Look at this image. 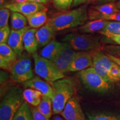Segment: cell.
<instances>
[{"label":"cell","mask_w":120,"mask_h":120,"mask_svg":"<svg viewBox=\"0 0 120 120\" xmlns=\"http://www.w3.org/2000/svg\"><path fill=\"white\" fill-rule=\"evenodd\" d=\"M55 13L47 22L55 31L70 29L83 25L88 19L86 4L71 10H62Z\"/></svg>","instance_id":"6da1fadb"},{"label":"cell","mask_w":120,"mask_h":120,"mask_svg":"<svg viewBox=\"0 0 120 120\" xmlns=\"http://www.w3.org/2000/svg\"><path fill=\"white\" fill-rule=\"evenodd\" d=\"M52 86L53 88L52 98L53 113L60 114L68 100L74 96L76 87L72 79L68 78L58 79Z\"/></svg>","instance_id":"7a4b0ae2"},{"label":"cell","mask_w":120,"mask_h":120,"mask_svg":"<svg viewBox=\"0 0 120 120\" xmlns=\"http://www.w3.org/2000/svg\"><path fill=\"white\" fill-rule=\"evenodd\" d=\"M24 100L21 88L13 86L9 89L0 104V120H12Z\"/></svg>","instance_id":"3957f363"},{"label":"cell","mask_w":120,"mask_h":120,"mask_svg":"<svg viewBox=\"0 0 120 120\" xmlns=\"http://www.w3.org/2000/svg\"><path fill=\"white\" fill-rule=\"evenodd\" d=\"M62 41L71 45L76 51H90L100 47V38L91 34L71 33L66 35Z\"/></svg>","instance_id":"277c9868"},{"label":"cell","mask_w":120,"mask_h":120,"mask_svg":"<svg viewBox=\"0 0 120 120\" xmlns=\"http://www.w3.org/2000/svg\"><path fill=\"white\" fill-rule=\"evenodd\" d=\"M32 55L34 60V72L38 76L51 85L58 79L64 78V73L60 71L51 61L42 57L36 52Z\"/></svg>","instance_id":"5b68a950"},{"label":"cell","mask_w":120,"mask_h":120,"mask_svg":"<svg viewBox=\"0 0 120 120\" xmlns=\"http://www.w3.org/2000/svg\"><path fill=\"white\" fill-rule=\"evenodd\" d=\"M79 75L83 85L91 91L106 93L111 88L110 83L103 79L92 67L79 71Z\"/></svg>","instance_id":"8992f818"},{"label":"cell","mask_w":120,"mask_h":120,"mask_svg":"<svg viewBox=\"0 0 120 120\" xmlns=\"http://www.w3.org/2000/svg\"><path fill=\"white\" fill-rule=\"evenodd\" d=\"M10 71L12 79L19 83H23L32 79L34 73L29 56L26 53L19 56V59L13 64Z\"/></svg>","instance_id":"52a82bcc"},{"label":"cell","mask_w":120,"mask_h":120,"mask_svg":"<svg viewBox=\"0 0 120 120\" xmlns=\"http://www.w3.org/2000/svg\"><path fill=\"white\" fill-rule=\"evenodd\" d=\"M77 51L68 43L64 42L59 53L51 62L62 73L68 72V67Z\"/></svg>","instance_id":"ba28073f"},{"label":"cell","mask_w":120,"mask_h":120,"mask_svg":"<svg viewBox=\"0 0 120 120\" xmlns=\"http://www.w3.org/2000/svg\"><path fill=\"white\" fill-rule=\"evenodd\" d=\"M2 7L9 9L12 12H16L23 15L26 17L41 10L46 9L43 4L31 1L17 3H6Z\"/></svg>","instance_id":"9c48e42d"},{"label":"cell","mask_w":120,"mask_h":120,"mask_svg":"<svg viewBox=\"0 0 120 120\" xmlns=\"http://www.w3.org/2000/svg\"><path fill=\"white\" fill-rule=\"evenodd\" d=\"M60 114L66 120H86L79 99L75 96L68 100Z\"/></svg>","instance_id":"30bf717a"},{"label":"cell","mask_w":120,"mask_h":120,"mask_svg":"<svg viewBox=\"0 0 120 120\" xmlns=\"http://www.w3.org/2000/svg\"><path fill=\"white\" fill-rule=\"evenodd\" d=\"M92 55L88 51H77L68 67V72H79L92 67Z\"/></svg>","instance_id":"8fae6325"},{"label":"cell","mask_w":120,"mask_h":120,"mask_svg":"<svg viewBox=\"0 0 120 120\" xmlns=\"http://www.w3.org/2000/svg\"><path fill=\"white\" fill-rule=\"evenodd\" d=\"M17 54L7 43H0V67L11 71L13 64L17 60Z\"/></svg>","instance_id":"7c38bea8"},{"label":"cell","mask_w":120,"mask_h":120,"mask_svg":"<svg viewBox=\"0 0 120 120\" xmlns=\"http://www.w3.org/2000/svg\"><path fill=\"white\" fill-rule=\"evenodd\" d=\"M31 27L27 26L25 28L19 30H12L9 36L7 44L13 49L17 56H21L23 51V36L25 32Z\"/></svg>","instance_id":"4fadbf2b"},{"label":"cell","mask_w":120,"mask_h":120,"mask_svg":"<svg viewBox=\"0 0 120 120\" xmlns=\"http://www.w3.org/2000/svg\"><path fill=\"white\" fill-rule=\"evenodd\" d=\"M40 76H35L30 80L23 83L25 87L31 88L41 92L43 96L49 97L52 99L53 94V88L48 82L45 81Z\"/></svg>","instance_id":"5bb4252c"},{"label":"cell","mask_w":120,"mask_h":120,"mask_svg":"<svg viewBox=\"0 0 120 120\" xmlns=\"http://www.w3.org/2000/svg\"><path fill=\"white\" fill-rule=\"evenodd\" d=\"M55 30L47 22L37 30L35 34L39 46H45L52 41L55 36Z\"/></svg>","instance_id":"9a60e30c"},{"label":"cell","mask_w":120,"mask_h":120,"mask_svg":"<svg viewBox=\"0 0 120 120\" xmlns=\"http://www.w3.org/2000/svg\"><path fill=\"white\" fill-rule=\"evenodd\" d=\"M109 21L103 19H94L87 22L84 25L78 27L77 31L80 34H93L100 32L107 25Z\"/></svg>","instance_id":"2e32d148"},{"label":"cell","mask_w":120,"mask_h":120,"mask_svg":"<svg viewBox=\"0 0 120 120\" xmlns=\"http://www.w3.org/2000/svg\"><path fill=\"white\" fill-rule=\"evenodd\" d=\"M36 28H29L23 36V46L28 53L34 54L37 51L38 43L36 37Z\"/></svg>","instance_id":"e0dca14e"},{"label":"cell","mask_w":120,"mask_h":120,"mask_svg":"<svg viewBox=\"0 0 120 120\" xmlns=\"http://www.w3.org/2000/svg\"><path fill=\"white\" fill-rule=\"evenodd\" d=\"M64 42L52 40L44 46L40 52V56L50 61H52L59 53L62 49Z\"/></svg>","instance_id":"ac0fdd59"},{"label":"cell","mask_w":120,"mask_h":120,"mask_svg":"<svg viewBox=\"0 0 120 120\" xmlns=\"http://www.w3.org/2000/svg\"><path fill=\"white\" fill-rule=\"evenodd\" d=\"M47 8L41 10L27 17L29 26L32 28H40L47 23L48 17L47 15Z\"/></svg>","instance_id":"d6986e66"},{"label":"cell","mask_w":120,"mask_h":120,"mask_svg":"<svg viewBox=\"0 0 120 120\" xmlns=\"http://www.w3.org/2000/svg\"><path fill=\"white\" fill-rule=\"evenodd\" d=\"M25 100L33 106H38L43 97V94L41 92L33 88H27L23 91Z\"/></svg>","instance_id":"ffe728a7"},{"label":"cell","mask_w":120,"mask_h":120,"mask_svg":"<svg viewBox=\"0 0 120 120\" xmlns=\"http://www.w3.org/2000/svg\"><path fill=\"white\" fill-rule=\"evenodd\" d=\"M93 64H97L109 71L111 67L112 61L107 54L101 51H96L92 54Z\"/></svg>","instance_id":"44dd1931"},{"label":"cell","mask_w":120,"mask_h":120,"mask_svg":"<svg viewBox=\"0 0 120 120\" xmlns=\"http://www.w3.org/2000/svg\"><path fill=\"white\" fill-rule=\"evenodd\" d=\"M88 17L90 20L101 19L106 21L120 22V12L109 15H103L90 7L88 10Z\"/></svg>","instance_id":"7402d4cb"},{"label":"cell","mask_w":120,"mask_h":120,"mask_svg":"<svg viewBox=\"0 0 120 120\" xmlns=\"http://www.w3.org/2000/svg\"><path fill=\"white\" fill-rule=\"evenodd\" d=\"M27 22L28 20L26 16L20 13L12 12L11 19L12 30H21L27 26Z\"/></svg>","instance_id":"603a6c76"},{"label":"cell","mask_w":120,"mask_h":120,"mask_svg":"<svg viewBox=\"0 0 120 120\" xmlns=\"http://www.w3.org/2000/svg\"><path fill=\"white\" fill-rule=\"evenodd\" d=\"M37 108L42 113L49 119L53 113L52 99L46 96H43L42 99Z\"/></svg>","instance_id":"cb8c5ba5"},{"label":"cell","mask_w":120,"mask_h":120,"mask_svg":"<svg viewBox=\"0 0 120 120\" xmlns=\"http://www.w3.org/2000/svg\"><path fill=\"white\" fill-rule=\"evenodd\" d=\"M12 120H34L31 109L26 102H23L15 114Z\"/></svg>","instance_id":"d4e9b609"},{"label":"cell","mask_w":120,"mask_h":120,"mask_svg":"<svg viewBox=\"0 0 120 120\" xmlns=\"http://www.w3.org/2000/svg\"><path fill=\"white\" fill-rule=\"evenodd\" d=\"M91 8L103 15H109L117 12H120V10L116 7L115 2H111L100 5L92 6Z\"/></svg>","instance_id":"484cf974"},{"label":"cell","mask_w":120,"mask_h":120,"mask_svg":"<svg viewBox=\"0 0 120 120\" xmlns=\"http://www.w3.org/2000/svg\"><path fill=\"white\" fill-rule=\"evenodd\" d=\"M99 33L102 34H120V22L109 21L105 27Z\"/></svg>","instance_id":"4316f807"},{"label":"cell","mask_w":120,"mask_h":120,"mask_svg":"<svg viewBox=\"0 0 120 120\" xmlns=\"http://www.w3.org/2000/svg\"><path fill=\"white\" fill-rule=\"evenodd\" d=\"M73 0H52L53 6L61 10H68L72 6Z\"/></svg>","instance_id":"83f0119b"},{"label":"cell","mask_w":120,"mask_h":120,"mask_svg":"<svg viewBox=\"0 0 120 120\" xmlns=\"http://www.w3.org/2000/svg\"><path fill=\"white\" fill-rule=\"evenodd\" d=\"M10 15V10L5 7H1L0 10V28L8 25Z\"/></svg>","instance_id":"f1b7e54d"},{"label":"cell","mask_w":120,"mask_h":120,"mask_svg":"<svg viewBox=\"0 0 120 120\" xmlns=\"http://www.w3.org/2000/svg\"><path fill=\"white\" fill-rule=\"evenodd\" d=\"M102 49L106 53L112 56L120 57V45H106L103 46Z\"/></svg>","instance_id":"f546056e"},{"label":"cell","mask_w":120,"mask_h":120,"mask_svg":"<svg viewBox=\"0 0 120 120\" xmlns=\"http://www.w3.org/2000/svg\"><path fill=\"white\" fill-rule=\"evenodd\" d=\"M11 30L7 25L0 29V43H7L9 36L11 34Z\"/></svg>","instance_id":"4dcf8cb0"},{"label":"cell","mask_w":120,"mask_h":120,"mask_svg":"<svg viewBox=\"0 0 120 120\" xmlns=\"http://www.w3.org/2000/svg\"><path fill=\"white\" fill-rule=\"evenodd\" d=\"M87 120H118L115 117L105 114L89 115Z\"/></svg>","instance_id":"1f68e13d"},{"label":"cell","mask_w":120,"mask_h":120,"mask_svg":"<svg viewBox=\"0 0 120 120\" xmlns=\"http://www.w3.org/2000/svg\"><path fill=\"white\" fill-rule=\"evenodd\" d=\"M120 66L112 61L111 67L109 71V73H110L112 77L116 79H117L118 81L120 80Z\"/></svg>","instance_id":"d6a6232c"},{"label":"cell","mask_w":120,"mask_h":120,"mask_svg":"<svg viewBox=\"0 0 120 120\" xmlns=\"http://www.w3.org/2000/svg\"><path fill=\"white\" fill-rule=\"evenodd\" d=\"M31 109L34 120H49L38 110V108L32 107Z\"/></svg>","instance_id":"836d02e7"},{"label":"cell","mask_w":120,"mask_h":120,"mask_svg":"<svg viewBox=\"0 0 120 120\" xmlns=\"http://www.w3.org/2000/svg\"><path fill=\"white\" fill-rule=\"evenodd\" d=\"M102 35L105 36L107 38L109 39L116 44L120 45V34H104Z\"/></svg>","instance_id":"e575fe53"},{"label":"cell","mask_w":120,"mask_h":120,"mask_svg":"<svg viewBox=\"0 0 120 120\" xmlns=\"http://www.w3.org/2000/svg\"><path fill=\"white\" fill-rule=\"evenodd\" d=\"M117 1L118 0H92L91 4H93V6L100 5V4H108V3L115 2Z\"/></svg>","instance_id":"d590c367"},{"label":"cell","mask_w":120,"mask_h":120,"mask_svg":"<svg viewBox=\"0 0 120 120\" xmlns=\"http://www.w3.org/2000/svg\"><path fill=\"white\" fill-rule=\"evenodd\" d=\"M92 0H73L72 7H77L82 4H86L91 3Z\"/></svg>","instance_id":"8d00e7d4"},{"label":"cell","mask_w":120,"mask_h":120,"mask_svg":"<svg viewBox=\"0 0 120 120\" xmlns=\"http://www.w3.org/2000/svg\"><path fill=\"white\" fill-rule=\"evenodd\" d=\"M106 54H107L108 56H109V58H110L111 60H112L113 62H115L116 64H117L119 66H120V57L112 56V55H109V54H107V53H106Z\"/></svg>","instance_id":"74e56055"},{"label":"cell","mask_w":120,"mask_h":120,"mask_svg":"<svg viewBox=\"0 0 120 120\" xmlns=\"http://www.w3.org/2000/svg\"><path fill=\"white\" fill-rule=\"evenodd\" d=\"M29 1H31V2H34L36 3H39V4H45L46 3L49 2L50 0H28Z\"/></svg>","instance_id":"f35d334b"},{"label":"cell","mask_w":120,"mask_h":120,"mask_svg":"<svg viewBox=\"0 0 120 120\" xmlns=\"http://www.w3.org/2000/svg\"><path fill=\"white\" fill-rule=\"evenodd\" d=\"M12 3H17V2H23L26 1H29L28 0H11Z\"/></svg>","instance_id":"ab89813d"},{"label":"cell","mask_w":120,"mask_h":120,"mask_svg":"<svg viewBox=\"0 0 120 120\" xmlns=\"http://www.w3.org/2000/svg\"><path fill=\"white\" fill-rule=\"evenodd\" d=\"M52 120H66L65 119H64V118H61V117L60 116H55L52 117Z\"/></svg>","instance_id":"60d3db41"},{"label":"cell","mask_w":120,"mask_h":120,"mask_svg":"<svg viewBox=\"0 0 120 120\" xmlns=\"http://www.w3.org/2000/svg\"><path fill=\"white\" fill-rule=\"evenodd\" d=\"M115 4H116V7H117V8L120 10V0H118L117 1H116Z\"/></svg>","instance_id":"b9f144b4"},{"label":"cell","mask_w":120,"mask_h":120,"mask_svg":"<svg viewBox=\"0 0 120 120\" xmlns=\"http://www.w3.org/2000/svg\"></svg>","instance_id":"7bdbcfd3"}]
</instances>
